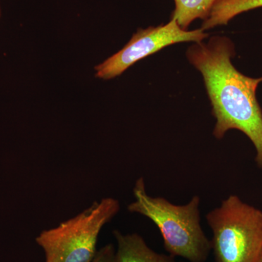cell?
Returning a JSON list of instances; mask_svg holds the SVG:
<instances>
[{
	"mask_svg": "<svg viewBox=\"0 0 262 262\" xmlns=\"http://www.w3.org/2000/svg\"><path fill=\"white\" fill-rule=\"evenodd\" d=\"M0 15H1V10H0Z\"/></svg>",
	"mask_w": 262,
	"mask_h": 262,
	"instance_id": "cell-11",
	"label": "cell"
},
{
	"mask_svg": "<svg viewBox=\"0 0 262 262\" xmlns=\"http://www.w3.org/2000/svg\"><path fill=\"white\" fill-rule=\"evenodd\" d=\"M234 54L233 42L221 36L207 43H194L187 52L188 60L201 72L206 84L215 119L213 136L222 139L229 130L244 133L254 145L255 160L262 169V110L256 98L262 77L241 73L231 61Z\"/></svg>",
	"mask_w": 262,
	"mask_h": 262,
	"instance_id": "cell-1",
	"label": "cell"
},
{
	"mask_svg": "<svg viewBox=\"0 0 262 262\" xmlns=\"http://www.w3.org/2000/svg\"><path fill=\"white\" fill-rule=\"evenodd\" d=\"M117 241L116 262H177L171 255L155 252L137 233L122 234L115 230Z\"/></svg>",
	"mask_w": 262,
	"mask_h": 262,
	"instance_id": "cell-6",
	"label": "cell"
},
{
	"mask_svg": "<svg viewBox=\"0 0 262 262\" xmlns=\"http://www.w3.org/2000/svg\"><path fill=\"white\" fill-rule=\"evenodd\" d=\"M262 8V0H216L202 29L226 25L234 17L249 10Z\"/></svg>",
	"mask_w": 262,
	"mask_h": 262,
	"instance_id": "cell-7",
	"label": "cell"
},
{
	"mask_svg": "<svg viewBox=\"0 0 262 262\" xmlns=\"http://www.w3.org/2000/svg\"><path fill=\"white\" fill-rule=\"evenodd\" d=\"M213 232L215 262H258L262 251V211L229 196L206 215Z\"/></svg>",
	"mask_w": 262,
	"mask_h": 262,
	"instance_id": "cell-3",
	"label": "cell"
},
{
	"mask_svg": "<svg viewBox=\"0 0 262 262\" xmlns=\"http://www.w3.org/2000/svg\"><path fill=\"white\" fill-rule=\"evenodd\" d=\"M134 194L136 201L128 205L127 210L154 222L170 255L189 262L206 261L212 250L211 241L201 225L199 196H193L187 204L177 206L165 198L148 195L143 178L136 181Z\"/></svg>",
	"mask_w": 262,
	"mask_h": 262,
	"instance_id": "cell-2",
	"label": "cell"
},
{
	"mask_svg": "<svg viewBox=\"0 0 262 262\" xmlns=\"http://www.w3.org/2000/svg\"><path fill=\"white\" fill-rule=\"evenodd\" d=\"M120 208L117 200L103 198L58 227L42 231L36 242L44 251L45 262L92 261L100 232Z\"/></svg>",
	"mask_w": 262,
	"mask_h": 262,
	"instance_id": "cell-4",
	"label": "cell"
},
{
	"mask_svg": "<svg viewBox=\"0 0 262 262\" xmlns=\"http://www.w3.org/2000/svg\"><path fill=\"white\" fill-rule=\"evenodd\" d=\"M216 0H174L175 10L172 18H175L183 29H186L192 22L199 18L205 20Z\"/></svg>",
	"mask_w": 262,
	"mask_h": 262,
	"instance_id": "cell-8",
	"label": "cell"
},
{
	"mask_svg": "<svg viewBox=\"0 0 262 262\" xmlns=\"http://www.w3.org/2000/svg\"><path fill=\"white\" fill-rule=\"evenodd\" d=\"M116 250L113 244H107L98 250L96 256L91 262H116Z\"/></svg>",
	"mask_w": 262,
	"mask_h": 262,
	"instance_id": "cell-9",
	"label": "cell"
},
{
	"mask_svg": "<svg viewBox=\"0 0 262 262\" xmlns=\"http://www.w3.org/2000/svg\"><path fill=\"white\" fill-rule=\"evenodd\" d=\"M208 37L203 29H183L175 18L165 25L138 29L122 50L95 67V77L111 80L121 75L129 67L143 58L176 43L203 42Z\"/></svg>",
	"mask_w": 262,
	"mask_h": 262,
	"instance_id": "cell-5",
	"label": "cell"
},
{
	"mask_svg": "<svg viewBox=\"0 0 262 262\" xmlns=\"http://www.w3.org/2000/svg\"><path fill=\"white\" fill-rule=\"evenodd\" d=\"M258 262H262V251L261 254H260L259 258H258Z\"/></svg>",
	"mask_w": 262,
	"mask_h": 262,
	"instance_id": "cell-10",
	"label": "cell"
}]
</instances>
